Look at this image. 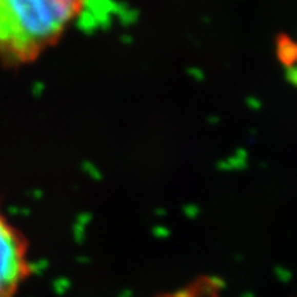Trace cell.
<instances>
[{
    "mask_svg": "<svg viewBox=\"0 0 297 297\" xmlns=\"http://www.w3.org/2000/svg\"><path fill=\"white\" fill-rule=\"evenodd\" d=\"M91 0H0V64L21 68L61 43Z\"/></svg>",
    "mask_w": 297,
    "mask_h": 297,
    "instance_id": "obj_1",
    "label": "cell"
},
{
    "mask_svg": "<svg viewBox=\"0 0 297 297\" xmlns=\"http://www.w3.org/2000/svg\"><path fill=\"white\" fill-rule=\"evenodd\" d=\"M32 272L29 244L0 208V297H14Z\"/></svg>",
    "mask_w": 297,
    "mask_h": 297,
    "instance_id": "obj_2",
    "label": "cell"
},
{
    "mask_svg": "<svg viewBox=\"0 0 297 297\" xmlns=\"http://www.w3.org/2000/svg\"><path fill=\"white\" fill-rule=\"evenodd\" d=\"M274 272H275L276 280L280 281V282H282V284H289V282L292 281V272L289 271V270H286L285 267L278 266V267L274 268Z\"/></svg>",
    "mask_w": 297,
    "mask_h": 297,
    "instance_id": "obj_3",
    "label": "cell"
},
{
    "mask_svg": "<svg viewBox=\"0 0 297 297\" xmlns=\"http://www.w3.org/2000/svg\"><path fill=\"white\" fill-rule=\"evenodd\" d=\"M209 284L211 286L216 289H224L226 288V281L220 275H211L209 276Z\"/></svg>",
    "mask_w": 297,
    "mask_h": 297,
    "instance_id": "obj_4",
    "label": "cell"
},
{
    "mask_svg": "<svg viewBox=\"0 0 297 297\" xmlns=\"http://www.w3.org/2000/svg\"><path fill=\"white\" fill-rule=\"evenodd\" d=\"M172 297H193L191 292L187 290V289H181V290H177Z\"/></svg>",
    "mask_w": 297,
    "mask_h": 297,
    "instance_id": "obj_5",
    "label": "cell"
},
{
    "mask_svg": "<svg viewBox=\"0 0 297 297\" xmlns=\"http://www.w3.org/2000/svg\"><path fill=\"white\" fill-rule=\"evenodd\" d=\"M240 297H256V296H254L253 292H245V293H242Z\"/></svg>",
    "mask_w": 297,
    "mask_h": 297,
    "instance_id": "obj_6",
    "label": "cell"
}]
</instances>
